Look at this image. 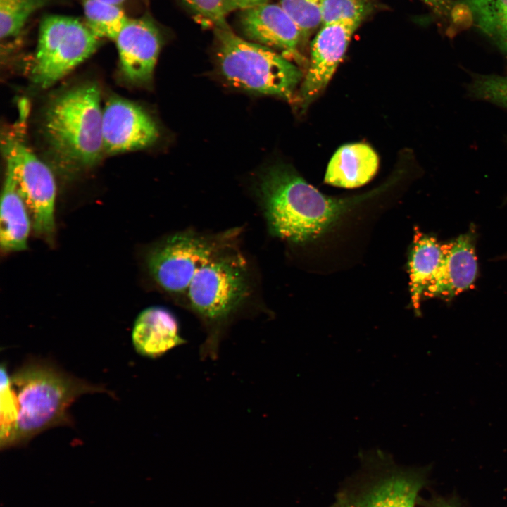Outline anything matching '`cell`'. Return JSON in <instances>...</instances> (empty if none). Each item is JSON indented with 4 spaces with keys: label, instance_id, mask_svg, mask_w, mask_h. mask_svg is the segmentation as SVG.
Masks as SVG:
<instances>
[{
    "label": "cell",
    "instance_id": "2e32d148",
    "mask_svg": "<svg viewBox=\"0 0 507 507\" xmlns=\"http://www.w3.org/2000/svg\"><path fill=\"white\" fill-rule=\"evenodd\" d=\"M379 160L375 151L363 143L341 146L332 156L325 182L344 188H354L368 182L376 174Z\"/></svg>",
    "mask_w": 507,
    "mask_h": 507
},
{
    "label": "cell",
    "instance_id": "ba28073f",
    "mask_svg": "<svg viewBox=\"0 0 507 507\" xmlns=\"http://www.w3.org/2000/svg\"><path fill=\"white\" fill-rule=\"evenodd\" d=\"M2 149L6 170L13 175L23 199L35 233L51 241L55 231L56 186L50 168L25 144L17 132L5 134Z\"/></svg>",
    "mask_w": 507,
    "mask_h": 507
},
{
    "label": "cell",
    "instance_id": "7402d4cb",
    "mask_svg": "<svg viewBox=\"0 0 507 507\" xmlns=\"http://www.w3.org/2000/svg\"><path fill=\"white\" fill-rule=\"evenodd\" d=\"M323 0H280V5L300 30L302 40H306L322 25Z\"/></svg>",
    "mask_w": 507,
    "mask_h": 507
},
{
    "label": "cell",
    "instance_id": "603a6c76",
    "mask_svg": "<svg viewBox=\"0 0 507 507\" xmlns=\"http://www.w3.org/2000/svg\"><path fill=\"white\" fill-rule=\"evenodd\" d=\"M467 90L474 99L507 108V75H474Z\"/></svg>",
    "mask_w": 507,
    "mask_h": 507
},
{
    "label": "cell",
    "instance_id": "d4e9b609",
    "mask_svg": "<svg viewBox=\"0 0 507 507\" xmlns=\"http://www.w3.org/2000/svg\"><path fill=\"white\" fill-rule=\"evenodd\" d=\"M451 27V32L472 24L468 9L458 0H420Z\"/></svg>",
    "mask_w": 507,
    "mask_h": 507
},
{
    "label": "cell",
    "instance_id": "3957f363",
    "mask_svg": "<svg viewBox=\"0 0 507 507\" xmlns=\"http://www.w3.org/2000/svg\"><path fill=\"white\" fill-rule=\"evenodd\" d=\"M249 292L248 263L235 244L217 254L196 273L186 296L206 330L199 349L202 359L217 358L227 326Z\"/></svg>",
    "mask_w": 507,
    "mask_h": 507
},
{
    "label": "cell",
    "instance_id": "83f0119b",
    "mask_svg": "<svg viewBox=\"0 0 507 507\" xmlns=\"http://www.w3.org/2000/svg\"><path fill=\"white\" fill-rule=\"evenodd\" d=\"M97 1H104V2L112 4H115V5H119V6H121L123 4V2L125 1V0H97Z\"/></svg>",
    "mask_w": 507,
    "mask_h": 507
},
{
    "label": "cell",
    "instance_id": "f546056e",
    "mask_svg": "<svg viewBox=\"0 0 507 507\" xmlns=\"http://www.w3.org/2000/svg\"><path fill=\"white\" fill-rule=\"evenodd\" d=\"M506 201H507V198H506Z\"/></svg>",
    "mask_w": 507,
    "mask_h": 507
},
{
    "label": "cell",
    "instance_id": "ac0fdd59",
    "mask_svg": "<svg viewBox=\"0 0 507 507\" xmlns=\"http://www.w3.org/2000/svg\"><path fill=\"white\" fill-rule=\"evenodd\" d=\"M443 258L442 244L435 237L416 230L408 268L412 306L419 314L424 294L436 277Z\"/></svg>",
    "mask_w": 507,
    "mask_h": 507
},
{
    "label": "cell",
    "instance_id": "7a4b0ae2",
    "mask_svg": "<svg viewBox=\"0 0 507 507\" xmlns=\"http://www.w3.org/2000/svg\"><path fill=\"white\" fill-rule=\"evenodd\" d=\"M13 427L8 448L27 444L42 432L69 425L70 405L102 386L70 376L44 361H32L10 375Z\"/></svg>",
    "mask_w": 507,
    "mask_h": 507
},
{
    "label": "cell",
    "instance_id": "4316f807",
    "mask_svg": "<svg viewBox=\"0 0 507 507\" xmlns=\"http://www.w3.org/2000/svg\"><path fill=\"white\" fill-rule=\"evenodd\" d=\"M267 0H225L227 13L234 10H244Z\"/></svg>",
    "mask_w": 507,
    "mask_h": 507
},
{
    "label": "cell",
    "instance_id": "cb8c5ba5",
    "mask_svg": "<svg viewBox=\"0 0 507 507\" xmlns=\"http://www.w3.org/2000/svg\"><path fill=\"white\" fill-rule=\"evenodd\" d=\"M372 11L368 0H323L322 25L343 20L362 23Z\"/></svg>",
    "mask_w": 507,
    "mask_h": 507
},
{
    "label": "cell",
    "instance_id": "5b68a950",
    "mask_svg": "<svg viewBox=\"0 0 507 507\" xmlns=\"http://www.w3.org/2000/svg\"><path fill=\"white\" fill-rule=\"evenodd\" d=\"M218 68L232 86L290 99L303 77L299 68L270 48L246 41L229 25L214 28Z\"/></svg>",
    "mask_w": 507,
    "mask_h": 507
},
{
    "label": "cell",
    "instance_id": "44dd1931",
    "mask_svg": "<svg viewBox=\"0 0 507 507\" xmlns=\"http://www.w3.org/2000/svg\"><path fill=\"white\" fill-rule=\"evenodd\" d=\"M51 0H0V36L8 40L20 34L28 19Z\"/></svg>",
    "mask_w": 507,
    "mask_h": 507
},
{
    "label": "cell",
    "instance_id": "8992f818",
    "mask_svg": "<svg viewBox=\"0 0 507 507\" xmlns=\"http://www.w3.org/2000/svg\"><path fill=\"white\" fill-rule=\"evenodd\" d=\"M239 231L206 235L184 231L170 235L149 251V272L164 291L174 295L186 294L199 268L225 249L235 244Z\"/></svg>",
    "mask_w": 507,
    "mask_h": 507
},
{
    "label": "cell",
    "instance_id": "484cf974",
    "mask_svg": "<svg viewBox=\"0 0 507 507\" xmlns=\"http://www.w3.org/2000/svg\"><path fill=\"white\" fill-rule=\"evenodd\" d=\"M204 24L213 28L225 25V0H182Z\"/></svg>",
    "mask_w": 507,
    "mask_h": 507
},
{
    "label": "cell",
    "instance_id": "30bf717a",
    "mask_svg": "<svg viewBox=\"0 0 507 507\" xmlns=\"http://www.w3.org/2000/svg\"><path fill=\"white\" fill-rule=\"evenodd\" d=\"M361 23L343 20L322 25L312 42L309 67L299 94L303 109L325 88Z\"/></svg>",
    "mask_w": 507,
    "mask_h": 507
},
{
    "label": "cell",
    "instance_id": "6da1fadb",
    "mask_svg": "<svg viewBox=\"0 0 507 507\" xmlns=\"http://www.w3.org/2000/svg\"><path fill=\"white\" fill-rule=\"evenodd\" d=\"M258 192L270 232L295 243L317 238L350 208L375 193L350 199L330 198L293 169L282 165L265 171Z\"/></svg>",
    "mask_w": 507,
    "mask_h": 507
},
{
    "label": "cell",
    "instance_id": "277c9868",
    "mask_svg": "<svg viewBox=\"0 0 507 507\" xmlns=\"http://www.w3.org/2000/svg\"><path fill=\"white\" fill-rule=\"evenodd\" d=\"M103 109L96 84L66 91L48 106L44 130L51 151L67 170L94 165L104 150Z\"/></svg>",
    "mask_w": 507,
    "mask_h": 507
},
{
    "label": "cell",
    "instance_id": "e0dca14e",
    "mask_svg": "<svg viewBox=\"0 0 507 507\" xmlns=\"http://www.w3.org/2000/svg\"><path fill=\"white\" fill-rule=\"evenodd\" d=\"M31 225L32 221L26 204L18 190L13 175L6 170L1 200V249L5 252L27 249Z\"/></svg>",
    "mask_w": 507,
    "mask_h": 507
},
{
    "label": "cell",
    "instance_id": "52a82bcc",
    "mask_svg": "<svg viewBox=\"0 0 507 507\" xmlns=\"http://www.w3.org/2000/svg\"><path fill=\"white\" fill-rule=\"evenodd\" d=\"M100 39L77 18L49 15L39 25L32 70L34 82L47 88L92 55Z\"/></svg>",
    "mask_w": 507,
    "mask_h": 507
},
{
    "label": "cell",
    "instance_id": "d6986e66",
    "mask_svg": "<svg viewBox=\"0 0 507 507\" xmlns=\"http://www.w3.org/2000/svg\"><path fill=\"white\" fill-rule=\"evenodd\" d=\"M469 11L472 25L507 54V0H458Z\"/></svg>",
    "mask_w": 507,
    "mask_h": 507
},
{
    "label": "cell",
    "instance_id": "9c48e42d",
    "mask_svg": "<svg viewBox=\"0 0 507 507\" xmlns=\"http://www.w3.org/2000/svg\"><path fill=\"white\" fill-rule=\"evenodd\" d=\"M423 485L418 473L386 467L361 484L340 492L331 507H415Z\"/></svg>",
    "mask_w": 507,
    "mask_h": 507
},
{
    "label": "cell",
    "instance_id": "4fadbf2b",
    "mask_svg": "<svg viewBox=\"0 0 507 507\" xmlns=\"http://www.w3.org/2000/svg\"><path fill=\"white\" fill-rule=\"evenodd\" d=\"M475 230L442 244L443 258L438 273L426 289L423 299L450 301L471 288L478 275Z\"/></svg>",
    "mask_w": 507,
    "mask_h": 507
},
{
    "label": "cell",
    "instance_id": "7c38bea8",
    "mask_svg": "<svg viewBox=\"0 0 507 507\" xmlns=\"http://www.w3.org/2000/svg\"><path fill=\"white\" fill-rule=\"evenodd\" d=\"M113 42L125 79L135 84L149 83L161 45L156 26L146 18H129Z\"/></svg>",
    "mask_w": 507,
    "mask_h": 507
},
{
    "label": "cell",
    "instance_id": "9a60e30c",
    "mask_svg": "<svg viewBox=\"0 0 507 507\" xmlns=\"http://www.w3.org/2000/svg\"><path fill=\"white\" fill-rule=\"evenodd\" d=\"M132 342L136 351L150 358L160 357L168 351L183 345L186 340L180 335L175 316L161 306H150L136 318Z\"/></svg>",
    "mask_w": 507,
    "mask_h": 507
},
{
    "label": "cell",
    "instance_id": "ffe728a7",
    "mask_svg": "<svg viewBox=\"0 0 507 507\" xmlns=\"http://www.w3.org/2000/svg\"><path fill=\"white\" fill-rule=\"evenodd\" d=\"M84 23L100 39L112 41L129 18L121 6L97 0H84Z\"/></svg>",
    "mask_w": 507,
    "mask_h": 507
},
{
    "label": "cell",
    "instance_id": "f1b7e54d",
    "mask_svg": "<svg viewBox=\"0 0 507 507\" xmlns=\"http://www.w3.org/2000/svg\"><path fill=\"white\" fill-rule=\"evenodd\" d=\"M437 507H454L446 503L439 504Z\"/></svg>",
    "mask_w": 507,
    "mask_h": 507
},
{
    "label": "cell",
    "instance_id": "5bb4252c",
    "mask_svg": "<svg viewBox=\"0 0 507 507\" xmlns=\"http://www.w3.org/2000/svg\"><path fill=\"white\" fill-rule=\"evenodd\" d=\"M241 27L253 42L281 50L288 56L300 58L299 44L302 41L299 28L280 4L267 1L242 10Z\"/></svg>",
    "mask_w": 507,
    "mask_h": 507
},
{
    "label": "cell",
    "instance_id": "8fae6325",
    "mask_svg": "<svg viewBox=\"0 0 507 507\" xmlns=\"http://www.w3.org/2000/svg\"><path fill=\"white\" fill-rule=\"evenodd\" d=\"M104 150L108 154L131 151L152 144L158 137L153 118L130 101L111 99L103 108Z\"/></svg>",
    "mask_w": 507,
    "mask_h": 507
}]
</instances>
